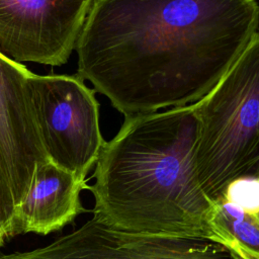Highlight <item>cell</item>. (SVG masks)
<instances>
[{
  "instance_id": "5",
  "label": "cell",
  "mask_w": 259,
  "mask_h": 259,
  "mask_svg": "<svg viewBox=\"0 0 259 259\" xmlns=\"http://www.w3.org/2000/svg\"><path fill=\"white\" fill-rule=\"evenodd\" d=\"M94 1L0 0V53L19 64H66Z\"/></svg>"
},
{
  "instance_id": "6",
  "label": "cell",
  "mask_w": 259,
  "mask_h": 259,
  "mask_svg": "<svg viewBox=\"0 0 259 259\" xmlns=\"http://www.w3.org/2000/svg\"><path fill=\"white\" fill-rule=\"evenodd\" d=\"M2 259H238L204 238L131 233L92 217L50 244Z\"/></svg>"
},
{
  "instance_id": "9",
  "label": "cell",
  "mask_w": 259,
  "mask_h": 259,
  "mask_svg": "<svg viewBox=\"0 0 259 259\" xmlns=\"http://www.w3.org/2000/svg\"><path fill=\"white\" fill-rule=\"evenodd\" d=\"M206 226L208 240L238 259H259V220L220 197L210 200Z\"/></svg>"
},
{
  "instance_id": "4",
  "label": "cell",
  "mask_w": 259,
  "mask_h": 259,
  "mask_svg": "<svg viewBox=\"0 0 259 259\" xmlns=\"http://www.w3.org/2000/svg\"><path fill=\"white\" fill-rule=\"evenodd\" d=\"M27 86L49 160L86 180L105 143L95 90L77 74L30 73Z\"/></svg>"
},
{
  "instance_id": "2",
  "label": "cell",
  "mask_w": 259,
  "mask_h": 259,
  "mask_svg": "<svg viewBox=\"0 0 259 259\" xmlns=\"http://www.w3.org/2000/svg\"><path fill=\"white\" fill-rule=\"evenodd\" d=\"M95 163L93 217L131 233L208 240L210 199L197 179L194 103L124 116Z\"/></svg>"
},
{
  "instance_id": "1",
  "label": "cell",
  "mask_w": 259,
  "mask_h": 259,
  "mask_svg": "<svg viewBox=\"0 0 259 259\" xmlns=\"http://www.w3.org/2000/svg\"><path fill=\"white\" fill-rule=\"evenodd\" d=\"M256 0H95L77 75L124 116L200 100L258 33Z\"/></svg>"
},
{
  "instance_id": "12",
  "label": "cell",
  "mask_w": 259,
  "mask_h": 259,
  "mask_svg": "<svg viewBox=\"0 0 259 259\" xmlns=\"http://www.w3.org/2000/svg\"><path fill=\"white\" fill-rule=\"evenodd\" d=\"M0 259H2V255L1 254H0Z\"/></svg>"
},
{
  "instance_id": "7",
  "label": "cell",
  "mask_w": 259,
  "mask_h": 259,
  "mask_svg": "<svg viewBox=\"0 0 259 259\" xmlns=\"http://www.w3.org/2000/svg\"><path fill=\"white\" fill-rule=\"evenodd\" d=\"M31 72L0 53V169L17 205L36 169L50 161L37 128L27 78Z\"/></svg>"
},
{
  "instance_id": "11",
  "label": "cell",
  "mask_w": 259,
  "mask_h": 259,
  "mask_svg": "<svg viewBox=\"0 0 259 259\" xmlns=\"http://www.w3.org/2000/svg\"><path fill=\"white\" fill-rule=\"evenodd\" d=\"M15 201L10 185L0 169V247L13 237Z\"/></svg>"
},
{
  "instance_id": "8",
  "label": "cell",
  "mask_w": 259,
  "mask_h": 259,
  "mask_svg": "<svg viewBox=\"0 0 259 259\" xmlns=\"http://www.w3.org/2000/svg\"><path fill=\"white\" fill-rule=\"evenodd\" d=\"M86 180L48 161L35 171L31 184L16 205L13 236L35 233L49 235L59 231L85 212L81 192Z\"/></svg>"
},
{
  "instance_id": "10",
  "label": "cell",
  "mask_w": 259,
  "mask_h": 259,
  "mask_svg": "<svg viewBox=\"0 0 259 259\" xmlns=\"http://www.w3.org/2000/svg\"><path fill=\"white\" fill-rule=\"evenodd\" d=\"M222 197L259 220V177H244L232 181Z\"/></svg>"
},
{
  "instance_id": "3",
  "label": "cell",
  "mask_w": 259,
  "mask_h": 259,
  "mask_svg": "<svg viewBox=\"0 0 259 259\" xmlns=\"http://www.w3.org/2000/svg\"><path fill=\"white\" fill-rule=\"evenodd\" d=\"M194 105L196 175L204 194L214 200L232 181L259 177V33Z\"/></svg>"
}]
</instances>
